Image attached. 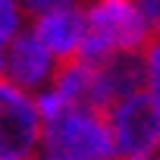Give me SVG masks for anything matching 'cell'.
<instances>
[{
	"mask_svg": "<svg viewBox=\"0 0 160 160\" xmlns=\"http://www.w3.org/2000/svg\"><path fill=\"white\" fill-rule=\"evenodd\" d=\"M47 160H63V157H47Z\"/></svg>",
	"mask_w": 160,
	"mask_h": 160,
	"instance_id": "obj_11",
	"label": "cell"
},
{
	"mask_svg": "<svg viewBox=\"0 0 160 160\" xmlns=\"http://www.w3.org/2000/svg\"><path fill=\"white\" fill-rule=\"evenodd\" d=\"M41 144L50 157L63 160H113L107 113L85 104L63 107L57 116L44 119Z\"/></svg>",
	"mask_w": 160,
	"mask_h": 160,
	"instance_id": "obj_2",
	"label": "cell"
},
{
	"mask_svg": "<svg viewBox=\"0 0 160 160\" xmlns=\"http://www.w3.org/2000/svg\"><path fill=\"white\" fill-rule=\"evenodd\" d=\"M19 3L28 10V13H47V10H57V7H72L75 0H19Z\"/></svg>",
	"mask_w": 160,
	"mask_h": 160,
	"instance_id": "obj_9",
	"label": "cell"
},
{
	"mask_svg": "<svg viewBox=\"0 0 160 160\" xmlns=\"http://www.w3.org/2000/svg\"><path fill=\"white\" fill-rule=\"evenodd\" d=\"M157 160H160V154H157Z\"/></svg>",
	"mask_w": 160,
	"mask_h": 160,
	"instance_id": "obj_12",
	"label": "cell"
},
{
	"mask_svg": "<svg viewBox=\"0 0 160 160\" xmlns=\"http://www.w3.org/2000/svg\"><path fill=\"white\" fill-rule=\"evenodd\" d=\"M3 66L10 72L7 82H13L22 91L47 85V78L53 75V57L41 47V41L35 35H13L10 38V53H7Z\"/></svg>",
	"mask_w": 160,
	"mask_h": 160,
	"instance_id": "obj_7",
	"label": "cell"
},
{
	"mask_svg": "<svg viewBox=\"0 0 160 160\" xmlns=\"http://www.w3.org/2000/svg\"><path fill=\"white\" fill-rule=\"evenodd\" d=\"M32 35L41 41V47L53 60H72L75 50H78V44H82V35H85V13L78 10L75 3L38 13Z\"/></svg>",
	"mask_w": 160,
	"mask_h": 160,
	"instance_id": "obj_6",
	"label": "cell"
},
{
	"mask_svg": "<svg viewBox=\"0 0 160 160\" xmlns=\"http://www.w3.org/2000/svg\"><path fill=\"white\" fill-rule=\"evenodd\" d=\"M19 19H22V13H19L16 0H0V44L19 35Z\"/></svg>",
	"mask_w": 160,
	"mask_h": 160,
	"instance_id": "obj_8",
	"label": "cell"
},
{
	"mask_svg": "<svg viewBox=\"0 0 160 160\" xmlns=\"http://www.w3.org/2000/svg\"><path fill=\"white\" fill-rule=\"evenodd\" d=\"M0 72H3V50H0Z\"/></svg>",
	"mask_w": 160,
	"mask_h": 160,
	"instance_id": "obj_10",
	"label": "cell"
},
{
	"mask_svg": "<svg viewBox=\"0 0 160 160\" xmlns=\"http://www.w3.org/2000/svg\"><path fill=\"white\" fill-rule=\"evenodd\" d=\"M148 38L151 28L138 13L135 0H94L85 13V35L75 60L98 66L113 53H141Z\"/></svg>",
	"mask_w": 160,
	"mask_h": 160,
	"instance_id": "obj_1",
	"label": "cell"
},
{
	"mask_svg": "<svg viewBox=\"0 0 160 160\" xmlns=\"http://www.w3.org/2000/svg\"><path fill=\"white\" fill-rule=\"evenodd\" d=\"M107 113L113 160H157L160 154V110L148 91L116 101Z\"/></svg>",
	"mask_w": 160,
	"mask_h": 160,
	"instance_id": "obj_3",
	"label": "cell"
},
{
	"mask_svg": "<svg viewBox=\"0 0 160 160\" xmlns=\"http://www.w3.org/2000/svg\"><path fill=\"white\" fill-rule=\"evenodd\" d=\"M41 141V116L35 101L0 78V160H28Z\"/></svg>",
	"mask_w": 160,
	"mask_h": 160,
	"instance_id": "obj_4",
	"label": "cell"
},
{
	"mask_svg": "<svg viewBox=\"0 0 160 160\" xmlns=\"http://www.w3.org/2000/svg\"><path fill=\"white\" fill-rule=\"evenodd\" d=\"M144 85V63L138 53H113L104 63L91 66V88H88V104L94 110H110L116 101L141 91Z\"/></svg>",
	"mask_w": 160,
	"mask_h": 160,
	"instance_id": "obj_5",
	"label": "cell"
}]
</instances>
